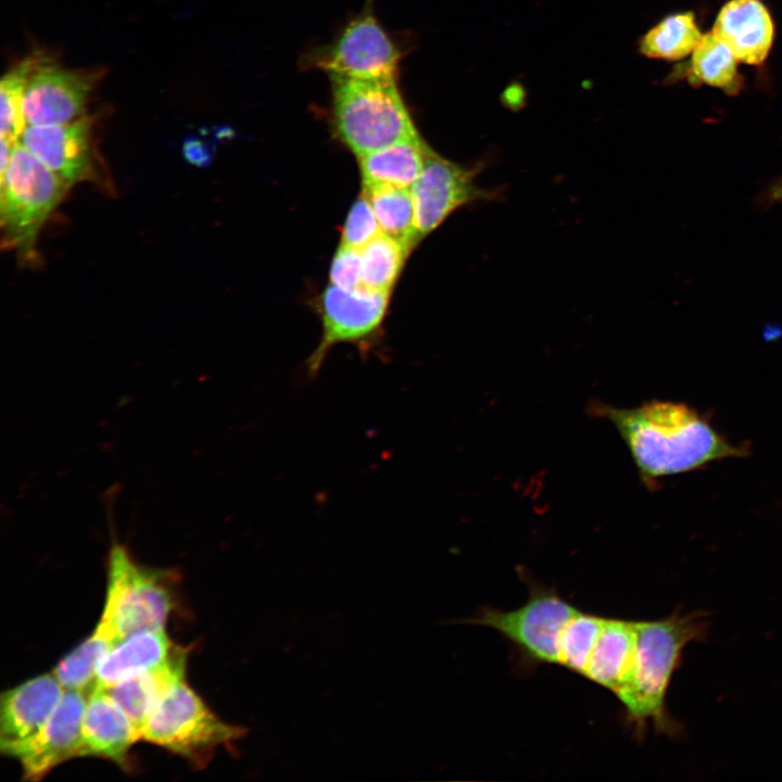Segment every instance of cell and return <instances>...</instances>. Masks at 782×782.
Listing matches in <instances>:
<instances>
[{
    "label": "cell",
    "instance_id": "1",
    "mask_svg": "<svg viewBox=\"0 0 782 782\" xmlns=\"http://www.w3.org/2000/svg\"><path fill=\"white\" fill-rule=\"evenodd\" d=\"M593 408L617 428L646 487L751 452L746 444L730 442L685 403L654 400L630 408L597 403Z\"/></svg>",
    "mask_w": 782,
    "mask_h": 782
},
{
    "label": "cell",
    "instance_id": "2",
    "mask_svg": "<svg viewBox=\"0 0 782 782\" xmlns=\"http://www.w3.org/2000/svg\"><path fill=\"white\" fill-rule=\"evenodd\" d=\"M703 632L695 617L671 616L636 621V648L626 688L617 695L626 720L641 731L647 722L663 728L665 696L683 647Z\"/></svg>",
    "mask_w": 782,
    "mask_h": 782
},
{
    "label": "cell",
    "instance_id": "3",
    "mask_svg": "<svg viewBox=\"0 0 782 782\" xmlns=\"http://www.w3.org/2000/svg\"><path fill=\"white\" fill-rule=\"evenodd\" d=\"M173 570L138 564L123 544L108 555V592L96 629L114 645L144 630L164 628L174 607Z\"/></svg>",
    "mask_w": 782,
    "mask_h": 782
},
{
    "label": "cell",
    "instance_id": "4",
    "mask_svg": "<svg viewBox=\"0 0 782 782\" xmlns=\"http://www.w3.org/2000/svg\"><path fill=\"white\" fill-rule=\"evenodd\" d=\"M330 78L333 130L357 157L419 136L396 79Z\"/></svg>",
    "mask_w": 782,
    "mask_h": 782
},
{
    "label": "cell",
    "instance_id": "5",
    "mask_svg": "<svg viewBox=\"0 0 782 782\" xmlns=\"http://www.w3.org/2000/svg\"><path fill=\"white\" fill-rule=\"evenodd\" d=\"M70 187L20 141L1 173L0 217L4 242L24 255Z\"/></svg>",
    "mask_w": 782,
    "mask_h": 782
},
{
    "label": "cell",
    "instance_id": "6",
    "mask_svg": "<svg viewBox=\"0 0 782 782\" xmlns=\"http://www.w3.org/2000/svg\"><path fill=\"white\" fill-rule=\"evenodd\" d=\"M243 734L220 720L186 683L176 681L157 701L142 729V739L162 746L201 769L215 749Z\"/></svg>",
    "mask_w": 782,
    "mask_h": 782
},
{
    "label": "cell",
    "instance_id": "7",
    "mask_svg": "<svg viewBox=\"0 0 782 782\" xmlns=\"http://www.w3.org/2000/svg\"><path fill=\"white\" fill-rule=\"evenodd\" d=\"M578 609L554 589L531 583L521 606L510 610L484 606L467 622L495 630L529 665H556L560 634Z\"/></svg>",
    "mask_w": 782,
    "mask_h": 782
},
{
    "label": "cell",
    "instance_id": "8",
    "mask_svg": "<svg viewBox=\"0 0 782 782\" xmlns=\"http://www.w3.org/2000/svg\"><path fill=\"white\" fill-rule=\"evenodd\" d=\"M390 292L367 288L349 290L330 283L320 295L321 337L305 361V376L315 378L337 344L355 345L362 356L376 352L382 335Z\"/></svg>",
    "mask_w": 782,
    "mask_h": 782
},
{
    "label": "cell",
    "instance_id": "9",
    "mask_svg": "<svg viewBox=\"0 0 782 782\" xmlns=\"http://www.w3.org/2000/svg\"><path fill=\"white\" fill-rule=\"evenodd\" d=\"M400 59V49L369 5L329 46L314 52L308 62L330 77L390 80L396 79Z\"/></svg>",
    "mask_w": 782,
    "mask_h": 782
},
{
    "label": "cell",
    "instance_id": "10",
    "mask_svg": "<svg viewBox=\"0 0 782 782\" xmlns=\"http://www.w3.org/2000/svg\"><path fill=\"white\" fill-rule=\"evenodd\" d=\"M477 171L455 164L432 149L411 187L418 241L438 228L456 210L495 193L476 184Z\"/></svg>",
    "mask_w": 782,
    "mask_h": 782
},
{
    "label": "cell",
    "instance_id": "11",
    "mask_svg": "<svg viewBox=\"0 0 782 782\" xmlns=\"http://www.w3.org/2000/svg\"><path fill=\"white\" fill-rule=\"evenodd\" d=\"M88 693L65 690L42 729L17 754L25 780H41L58 765L84 756L83 719Z\"/></svg>",
    "mask_w": 782,
    "mask_h": 782
},
{
    "label": "cell",
    "instance_id": "12",
    "mask_svg": "<svg viewBox=\"0 0 782 782\" xmlns=\"http://www.w3.org/2000/svg\"><path fill=\"white\" fill-rule=\"evenodd\" d=\"M93 80V75L43 60L33 72L24 93L26 124H64L79 118Z\"/></svg>",
    "mask_w": 782,
    "mask_h": 782
},
{
    "label": "cell",
    "instance_id": "13",
    "mask_svg": "<svg viewBox=\"0 0 782 782\" xmlns=\"http://www.w3.org/2000/svg\"><path fill=\"white\" fill-rule=\"evenodd\" d=\"M65 689L51 673L35 677L5 691L0 699V748L16 757L48 721Z\"/></svg>",
    "mask_w": 782,
    "mask_h": 782
},
{
    "label": "cell",
    "instance_id": "14",
    "mask_svg": "<svg viewBox=\"0 0 782 782\" xmlns=\"http://www.w3.org/2000/svg\"><path fill=\"white\" fill-rule=\"evenodd\" d=\"M91 124L79 117L64 124L27 125L20 142L48 168L72 185L92 172Z\"/></svg>",
    "mask_w": 782,
    "mask_h": 782
},
{
    "label": "cell",
    "instance_id": "15",
    "mask_svg": "<svg viewBox=\"0 0 782 782\" xmlns=\"http://www.w3.org/2000/svg\"><path fill=\"white\" fill-rule=\"evenodd\" d=\"M711 31L739 62L760 65L774 39V24L760 0H730L719 10Z\"/></svg>",
    "mask_w": 782,
    "mask_h": 782
},
{
    "label": "cell",
    "instance_id": "16",
    "mask_svg": "<svg viewBox=\"0 0 782 782\" xmlns=\"http://www.w3.org/2000/svg\"><path fill=\"white\" fill-rule=\"evenodd\" d=\"M140 739L126 712L94 683L83 719L84 756L103 757L124 766L130 747Z\"/></svg>",
    "mask_w": 782,
    "mask_h": 782
},
{
    "label": "cell",
    "instance_id": "17",
    "mask_svg": "<svg viewBox=\"0 0 782 782\" xmlns=\"http://www.w3.org/2000/svg\"><path fill=\"white\" fill-rule=\"evenodd\" d=\"M636 648V621L606 617L583 673L616 697L629 682Z\"/></svg>",
    "mask_w": 782,
    "mask_h": 782
},
{
    "label": "cell",
    "instance_id": "18",
    "mask_svg": "<svg viewBox=\"0 0 782 782\" xmlns=\"http://www.w3.org/2000/svg\"><path fill=\"white\" fill-rule=\"evenodd\" d=\"M179 647L164 628L137 632L114 645L99 661L96 684L112 686L129 677L166 663Z\"/></svg>",
    "mask_w": 782,
    "mask_h": 782
},
{
    "label": "cell",
    "instance_id": "19",
    "mask_svg": "<svg viewBox=\"0 0 782 782\" xmlns=\"http://www.w3.org/2000/svg\"><path fill=\"white\" fill-rule=\"evenodd\" d=\"M186 652L179 648L163 665L103 688L131 720L142 739L146 721L162 695L185 676Z\"/></svg>",
    "mask_w": 782,
    "mask_h": 782
},
{
    "label": "cell",
    "instance_id": "20",
    "mask_svg": "<svg viewBox=\"0 0 782 782\" xmlns=\"http://www.w3.org/2000/svg\"><path fill=\"white\" fill-rule=\"evenodd\" d=\"M431 149L417 136L358 156L364 188H411Z\"/></svg>",
    "mask_w": 782,
    "mask_h": 782
},
{
    "label": "cell",
    "instance_id": "21",
    "mask_svg": "<svg viewBox=\"0 0 782 782\" xmlns=\"http://www.w3.org/2000/svg\"><path fill=\"white\" fill-rule=\"evenodd\" d=\"M739 61L731 49L712 31L704 34L691 54L688 79L692 85H707L736 94L742 87Z\"/></svg>",
    "mask_w": 782,
    "mask_h": 782
},
{
    "label": "cell",
    "instance_id": "22",
    "mask_svg": "<svg viewBox=\"0 0 782 782\" xmlns=\"http://www.w3.org/2000/svg\"><path fill=\"white\" fill-rule=\"evenodd\" d=\"M704 34L692 11L666 16L640 40V52L651 59L679 61L692 54Z\"/></svg>",
    "mask_w": 782,
    "mask_h": 782
},
{
    "label": "cell",
    "instance_id": "23",
    "mask_svg": "<svg viewBox=\"0 0 782 782\" xmlns=\"http://www.w3.org/2000/svg\"><path fill=\"white\" fill-rule=\"evenodd\" d=\"M382 232L413 249L419 241L411 188H364Z\"/></svg>",
    "mask_w": 782,
    "mask_h": 782
},
{
    "label": "cell",
    "instance_id": "24",
    "mask_svg": "<svg viewBox=\"0 0 782 782\" xmlns=\"http://www.w3.org/2000/svg\"><path fill=\"white\" fill-rule=\"evenodd\" d=\"M411 250L398 239L380 232L361 249L363 287L390 292Z\"/></svg>",
    "mask_w": 782,
    "mask_h": 782
},
{
    "label": "cell",
    "instance_id": "25",
    "mask_svg": "<svg viewBox=\"0 0 782 782\" xmlns=\"http://www.w3.org/2000/svg\"><path fill=\"white\" fill-rule=\"evenodd\" d=\"M604 620L605 616L578 609L560 634L556 665L583 677Z\"/></svg>",
    "mask_w": 782,
    "mask_h": 782
},
{
    "label": "cell",
    "instance_id": "26",
    "mask_svg": "<svg viewBox=\"0 0 782 782\" xmlns=\"http://www.w3.org/2000/svg\"><path fill=\"white\" fill-rule=\"evenodd\" d=\"M112 647L111 641L94 629L89 638L56 665L52 673L65 690L89 692L96 683L100 659Z\"/></svg>",
    "mask_w": 782,
    "mask_h": 782
},
{
    "label": "cell",
    "instance_id": "27",
    "mask_svg": "<svg viewBox=\"0 0 782 782\" xmlns=\"http://www.w3.org/2000/svg\"><path fill=\"white\" fill-rule=\"evenodd\" d=\"M42 61L37 56H28L2 77L0 84L2 139L17 142L27 126L23 114L24 93L33 72Z\"/></svg>",
    "mask_w": 782,
    "mask_h": 782
},
{
    "label": "cell",
    "instance_id": "28",
    "mask_svg": "<svg viewBox=\"0 0 782 782\" xmlns=\"http://www.w3.org/2000/svg\"><path fill=\"white\" fill-rule=\"evenodd\" d=\"M381 231L368 198L363 194L350 209L342 228L341 244L362 249Z\"/></svg>",
    "mask_w": 782,
    "mask_h": 782
},
{
    "label": "cell",
    "instance_id": "29",
    "mask_svg": "<svg viewBox=\"0 0 782 782\" xmlns=\"http://www.w3.org/2000/svg\"><path fill=\"white\" fill-rule=\"evenodd\" d=\"M330 283L355 290L363 287L361 250L340 244L330 265Z\"/></svg>",
    "mask_w": 782,
    "mask_h": 782
},
{
    "label": "cell",
    "instance_id": "30",
    "mask_svg": "<svg viewBox=\"0 0 782 782\" xmlns=\"http://www.w3.org/2000/svg\"><path fill=\"white\" fill-rule=\"evenodd\" d=\"M768 195L772 201H782V176L771 186Z\"/></svg>",
    "mask_w": 782,
    "mask_h": 782
}]
</instances>
